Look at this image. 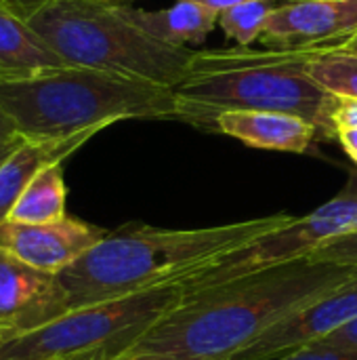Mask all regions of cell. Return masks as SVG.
Masks as SVG:
<instances>
[{"mask_svg": "<svg viewBox=\"0 0 357 360\" xmlns=\"http://www.w3.org/2000/svg\"><path fill=\"white\" fill-rule=\"evenodd\" d=\"M356 276V268L305 257L183 295L122 360L231 359L286 314Z\"/></svg>", "mask_w": 357, "mask_h": 360, "instance_id": "obj_1", "label": "cell"}, {"mask_svg": "<svg viewBox=\"0 0 357 360\" xmlns=\"http://www.w3.org/2000/svg\"><path fill=\"white\" fill-rule=\"evenodd\" d=\"M295 221L288 213L196 230L124 226L53 274L46 325L59 316L179 283L191 270Z\"/></svg>", "mask_w": 357, "mask_h": 360, "instance_id": "obj_2", "label": "cell"}, {"mask_svg": "<svg viewBox=\"0 0 357 360\" xmlns=\"http://www.w3.org/2000/svg\"><path fill=\"white\" fill-rule=\"evenodd\" d=\"M324 49L328 46L295 51L198 49L185 80L173 89L177 120L215 131V120L223 112H286L311 122L320 139L332 141L337 139L332 114L339 97L326 93L305 70Z\"/></svg>", "mask_w": 357, "mask_h": 360, "instance_id": "obj_3", "label": "cell"}, {"mask_svg": "<svg viewBox=\"0 0 357 360\" xmlns=\"http://www.w3.org/2000/svg\"><path fill=\"white\" fill-rule=\"evenodd\" d=\"M0 105L25 139L95 137L120 120H177L173 89L78 65L0 80Z\"/></svg>", "mask_w": 357, "mask_h": 360, "instance_id": "obj_4", "label": "cell"}, {"mask_svg": "<svg viewBox=\"0 0 357 360\" xmlns=\"http://www.w3.org/2000/svg\"><path fill=\"white\" fill-rule=\"evenodd\" d=\"M29 25L67 65L90 68L175 89L187 72L194 49L154 40L122 13V4L55 0Z\"/></svg>", "mask_w": 357, "mask_h": 360, "instance_id": "obj_5", "label": "cell"}, {"mask_svg": "<svg viewBox=\"0 0 357 360\" xmlns=\"http://www.w3.org/2000/svg\"><path fill=\"white\" fill-rule=\"evenodd\" d=\"M183 289L154 287L114 302L80 308L0 344V360H122L179 302Z\"/></svg>", "mask_w": 357, "mask_h": 360, "instance_id": "obj_6", "label": "cell"}, {"mask_svg": "<svg viewBox=\"0 0 357 360\" xmlns=\"http://www.w3.org/2000/svg\"><path fill=\"white\" fill-rule=\"evenodd\" d=\"M356 230L357 173H351L347 186L332 200L324 202L305 217H295V221L191 270L177 285L183 289V295L206 291L229 281L305 259L328 240Z\"/></svg>", "mask_w": 357, "mask_h": 360, "instance_id": "obj_7", "label": "cell"}, {"mask_svg": "<svg viewBox=\"0 0 357 360\" xmlns=\"http://www.w3.org/2000/svg\"><path fill=\"white\" fill-rule=\"evenodd\" d=\"M357 319V276L335 291L297 308L227 360H280L318 344Z\"/></svg>", "mask_w": 357, "mask_h": 360, "instance_id": "obj_8", "label": "cell"}, {"mask_svg": "<svg viewBox=\"0 0 357 360\" xmlns=\"http://www.w3.org/2000/svg\"><path fill=\"white\" fill-rule=\"evenodd\" d=\"M357 34V0H288L274 8L261 42L276 51L347 42Z\"/></svg>", "mask_w": 357, "mask_h": 360, "instance_id": "obj_9", "label": "cell"}, {"mask_svg": "<svg viewBox=\"0 0 357 360\" xmlns=\"http://www.w3.org/2000/svg\"><path fill=\"white\" fill-rule=\"evenodd\" d=\"M105 236L107 230L72 215L46 224H17L6 219L0 226V249L40 272L57 274Z\"/></svg>", "mask_w": 357, "mask_h": 360, "instance_id": "obj_10", "label": "cell"}, {"mask_svg": "<svg viewBox=\"0 0 357 360\" xmlns=\"http://www.w3.org/2000/svg\"><path fill=\"white\" fill-rule=\"evenodd\" d=\"M53 274L40 272L0 249V333L4 338L46 325Z\"/></svg>", "mask_w": 357, "mask_h": 360, "instance_id": "obj_11", "label": "cell"}, {"mask_svg": "<svg viewBox=\"0 0 357 360\" xmlns=\"http://www.w3.org/2000/svg\"><path fill=\"white\" fill-rule=\"evenodd\" d=\"M215 133L234 137L250 148L305 154L316 139L318 129L301 116L265 110L223 112L215 120Z\"/></svg>", "mask_w": 357, "mask_h": 360, "instance_id": "obj_12", "label": "cell"}, {"mask_svg": "<svg viewBox=\"0 0 357 360\" xmlns=\"http://www.w3.org/2000/svg\"><path fill=\"white\" fill-rule=\"evenodd\" d=\"M65 65L27 19L0 6V80H25Z\"/></svg>", "mask_w": 357, "mask_h": 360, "instance_id": "obj_13", "label": "cell"}, {"mask_svg": "<svg viewBox=\"0 0 357 360\" xmlns=\"http://www.w3.org/2000/svg\"><path fill=\"white\" fill-rule=\"evenodd\" d=\"M88 139L90 135L69 139H23V143L0 167V226L8 219L15 202L42 169L63 165V160Z\"/></svg>", "mask_w": 357, "mask_h": 360, "instance_id": "obj_14", "label": "cell"}, {"mask_svg": "<svg viewBox=\"0 0 357 360\" xmlns=\"http://www.w3.org/2000/svg\"><path fill=\"white\" fill-rule=\"evenodd\" d=\"M122 13L147 36L170 46L202 44L219 25L217 11L185 0H177V4L160 11H145L122 4Z\"/></svg>", "mask_w": 357, "mask_h": 360, "instance_id": "obj_15", "label": "cell"}, {"mask_svg": "<svg viewBox=\"0 0 357 360\" xmlns=\"http://www.w3.org/2000/svg\"><path fill=\"white\" fill-rule=\"evenodd\" d=\"M67 186L63 179V165L42 169L15 202L8 221L17 224H46L67 215Z\"/></svg>", "mask_w": 357, "mask_h": 360, "instance_id": "obj_16", "label": "cell"}, {"mask_svg": "<svg viewBox=\"0 0 357 360\" xmlns=\"http://www.w3.org/2000/svg\"><path fill=\"white\" fill-rule=\"evenodd\" d=\"M305 70L326 93L343 99H357V53L347 51L345 42L318 53Z\"/></svg>", "mask_w": 357, "mask_h": 360, "instance_id": "obj_17", "label": "cell"}, {"mask_svg": "<svg viewBox=\"0 0 357 360\" xmlns=\"http://www.w3.org/2000/svg\"><path fill=\"white\" fill-rule=\"evenodd\" d=\"M276 6V0H246L221 11L219 25L229 40H236L240 46H250L261 40Z\"/></svg>", "mask_w": 357, "mask_h": 360, "instance_id": "obj_18", "label": "cell"}, {"mask_svg": "<svg viewBox=\"0 0 357 360\" xmlns=\"http://www.w3.org/2000/svg\"><path fill=\"white\" fill-rule=\"evenodd\" d=\"M309 259L337 264V266H347V268H356L357 270V230L328 240L326 245L316 249L309 255Z\"/></svg>", "mask_w": 357, "mask_h": 360, "instance_id": "obj_19", "label": "cell"}, {"mask_svg": "<svg viewBox=\"0 0 357 360\" xmlns=\"http://www.w3.org/2000/svg\"><path fill=\"white\" fill-rule=\"evenodd\" d=\"M280 360H357V350L349 348H332L324 344H311L307 348H301L288 356Z\"/></svg>", "mask_w": 357, "mask_h": 360, "instance_id": "obj_20", "label": "cell"}, {"mask_svg": "<svg viewBox=\"0 0 357 360\" xmlns=\"http://www.w3.org/2000/svg\"><path fill=\"white\" fill-rule=\"evenodd\" d=\"M318 344L332 346V348H349V350H357V319H353L351 323H347L345 327L337 329V331L330 333L328 338L320 340Z\"/></svg>", "mask_w": 357, "mask_h": 360, "instance_id": "obj_21", "label": "cell"}, {"mask_svg": "<svg viewBox=\"0 0 357 360\" xmlns=\"http://www.w3.org/2000/svg\"><path fill=\"white\" fill-rule=\"evenodd\" d=\"M332 120H335L337 133H339V129H357V99L339 97Z\"/></svg>", "mask_w": 357, "mask_h": 360, "instance_id": "obj_22", "label": "cell"}, {"mask_svg": "<svg viewBox=\"0 0 357 360\" xmlns=\"http://www.w3.org/2000/svg\"><path fill=\"white\" fill-rule=\"evenodd\" d=\"M50 2H55V0H0V6H4L11 13H15V15L29 21L38 11H42Z\"/></svg>", "mask_w": 357, "mask_h": 360, "instance_id": "obj_23", "label": "cell"}, {"mask_svg": "<svg viewBox=\"0 0 357 360\" xmlns=\"http://www.w3.org/2000/svg\"><path fill=\"white\" fill-rule=\"evenodd\" d=\"M337 141L343 146L347 156L357 165V129H339Z\"/></svg>", "mask_w": 357, "mask_h": 360, "instance_id": "obj_24", "label": "cell"}, {"mask_svg": "<svg viewBox=\"0 0 357 360\" xmlns=\"http://www.w3.org/2000/svg\"><path fill=\"white\" fill-rule=\"evenodd\" d=\"M23 139L25 137H21V135H15V137H11V139H4V141H0V167L8 160V156L23 143Z\"/></svg>", "mask_w": 357, "mask_h": 360, "instance_id": "obj_25", "label": "cell"}, {"mask_svg": "<svg viewBox=\"0 0 357 360\" xmlns=\"http://www.w3.org/2000/svg\"><path fill=\"white\" fill-rule=\"evenodd\" d=\"M15 135H19V133H17V129H15L11 116H8V114L4 112V108L0 105V141L11 139V137H15Z\"/></svg>", "mask_w": 357, "mask_h": 360, "instance_id": "obj_26", "label": "cell"}, {"mask_svg": "<svg viewBox=\"0 0 357 360\" xmlns=\"http://www.w3.org/2000/svg\"><path fill=\"white\" fill-rule=\"evenodd\" d=\"M185 2H196V4H202V6H208L217 13L229 8V6H236L240 2H246V0H185Z\"/></svg>", "mask_w": 357, "mask_h": 360, "instance_id": "obj_27", "label": "cell"}, {"mask_svg": "<svg viewBox=\"0 0 357 360\" xmlns=\"http://www.w3.org/2000/svg\"><path fill=\"white\" fill-rule=\"evenodd\" d=\"M345 49H347V51H353V53H357V34L356 36H351V38L345 42Z\"/></svg>", "mask_w": 357, "mask_h": 360, "instance_id": "obj_28", "label": "cell"}, {"mask_svg": "<svg viewBox=\"0 0 357 360\" xmlns=\"http://www.w3.org/2000/svg\"><path fill=\"white\" fill-rule=\"evenodd\" d=\"M93 2H101V4H130L135 0H93Z\"/></svg>", "mask_w": 357, "mask_h": 360, "instance_id": "obj_29", "label": "cell"}, {"mask_svg": "<svg viewBox=\"0 0 357 360\" xmlns=\"http://www.w3.org/2000/svg\"><path fill=\"white\" fill-rule=\"evenodd\" d=\"M130 360H164V359H156V356H139V359H130Z\"/></svg>", "mask_w": 357, "mask_h": 360, "instance_id": "obj_30", "label": "cell"}, {"mask_svg": "<svg viewBox=\"0 0 357 360\" xmlns=\"http://www.w3.org/2000/svg\"><path fill=\"white\" fill-rule=\"evenodd\" d=\"M2 340H4V333H0V344H2Z\"/></svg>", "mask_w": 357, "mask_h": 360, "instance_id": "obj_31", "label": "cell"}]
</instances>
